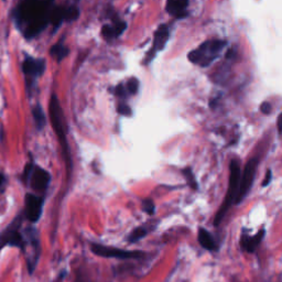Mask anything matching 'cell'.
<instances>
[{
	"label": "cell",
	"mask_w": 282,
	"mask_h": 282,
	"mask_svg": "<svg viewBox=\"0 0 282 282\" xmlns=\"http://www.w3.org/2000/svg\"><path fill=\"white\" fill-rule=\"evenodd\" d=\"M22 223H24V214L17 216L13 222L7 227L2 234H0V251H2L6 246H15L19 247L22 250L25 247V232H22Z\"/></svg>",
	"instance_id": "5"
},
{
	"label": "cell",
	"mask_w": 282,
	"mask_h": 282,
	"mask_svg": "<svg viewBox=\"0 0 282 282\" xmlns=\"http://www.w3.org/2000/svg\"><path fill=\"white\" fill-rule=\"evenodd\" d=\"M6 184H7V180L5 178V175L3 173H0V193L4 192Z\"/></svg>",
	"instance_id": "28"
},
{
	"label": "cell",
	"mask_w": 282,
	"mask_h": 282,
	"mask_svg": "<svg viewBox=\"0 0 282 282\" xmlns=\"http://www.w3.org/2000/svg\"><path fill=\"white\" fill-rule=\"evenodd\" d=\"M49 114H50V119H51V124L53 126V129L56 135H58L60 143L63 147V150H64L65 157H68L65 122H64V117H63L61 105L55 94L51 96L50 104H49Z\"/></svg>",
	"instance_id": "4"
},
{
	"label": "cell",
	"mask_w": 282,
	"mask_h": 282,
	"mask_svg": "<svg viewBox=\"0 0 282 282\" xmlns=\"http://www.w3.org/2000/svg\"><path fill=\"white\" fill-rule=\"evenodd\" d=\"M68 49L62 43H58L51 48V54L58 61H62L68 54Z\"/></svg>",
	"instance_id": "18"
},
{
	"label": "cell",
	"mask_w": 282,
	"mask_h": 282,
	"mask_svg": "<svg viewBox=\"0 0 282 282\" xmlns=\"http://www.w3.org/2000/svg\"><path fill=\"white\" fill-rule=\"evenodd\" d=\"M25 237L26 241L22 251L26 253L28 270H29V273H32L35 267H37L41 253L38 231L34 228H28V230L25 232Z\"/></svg>",
	"instance_id": "6"
},
{
	"label": "cell",
	"mask_w": 282,
	"mask_h": 282,
	"mask_svg": "<svg viewBox=\"0 0 282 282\" xmlns=\"http://www.w3.org/2000/svg\"><path fill=\"white\" fill-rule=\"evenodd\" d=\"M80 16V10L74 6L69 7H55L52 10L51 15V24L55 27H59L64 21H73L76 20Z\"/></svg>",
	"instance_id": "11"
},
{
	"label": "cell",
	"mask_w": 282,
	"mask_h": 282,
	"mask_svg": "<svg viewBox=\"0 0 282 282\" xmlns=\"http://www.w3.org/2000/svg\"><path fill=\"white\" fill-rule=\"evenodd\" d=\"M143 210L145 213L149 214V215H153L154 210H156V205H154V203L152 200L147 199L143 201Z\"/></svg>",
	"instance_id": "22"
},
{
	"label": "cell",
	"mask_w": 282,
	"mask_h": 282,
	"mask_svg": "<svg viewBox=\"0 0 282 282\" xmlns=\"http://www.w3.org/2000/svg\"><path fill=\"white\" fill-rule=\"evenodd\" d=\"M102 34L106 40H112L118 37L114 26H109V25H106L102 28Z\"/></svg>",
	"instance_id": "21"
},
{
	"label": "cell",
	"mask_w": 282,
	"mask_h": 282,
	"mask_svg": "<svg viewBox=\"0 0 282 282\" xmlns=\"http://www.w3.org/2000/svg\"><path fill=\"white\" fill-rule=\"evenodd\" d=\"M24 73L28 76H40L45 70V61L42 59H33L28 56L22 63Z\"/></svg>",
	"instance_id": "13"
},
{
	"label": "cell",
	"mask_w": 282,
	"mask_h": 282,
	"mask_svg": "<svg viewBox=\"0 0 282 282\" xmlns=\"http://www.w3.org/2000/svg\"><path fill=\"white\" fill-rule=\"evenodd\" d=\"M118 112L124 116H130L131 115V108L126 104H119L118 106Z\"/></svg>",
	"instance_id": "24"
},
{
	"label": "cell",
	"mask_w": 282,
	"mask_h": 282,
	"mask_svg": "<svg viewBox=\"0 0 282 282\" xmlns=\"http://www.w3.org/2000/svg\"><path fill=\"white\" fill-rule=\"evenodd\" d=\"M271 179H272V172H271V170H268L266 173V176H265V180L263 182V186L266 187L267 185H269V183L271 182Z\"/></svg>",
	"instance_id": "26"
},
{
	"label": "cell",
	"mask_w": 282,
	"mask_h": 282,
	"mask_svg": "<svg viewBox=\"0 0 282 282\" xmlns=\"http://www.w3.org/2000/svg\"><path fill=\"white\" fill-rule=\"evenodd\" d=\"M24 180L26 183H29L35 192L43 193L50 184L51 174L40 167L28 165L24 173Z\"/></svg>",
	"instance_id": "7"
},
{
	"label": "cell",
	"mask_w": 282,
	"mask_h": 282,
	"mask_svg": "<svg viewBox=\"0 0 282 282\" xmlns=\"http://www.w3.org/2000/svg\"><path fill=\"white\" fill-rule=\"evenodd\" d=\"M90 250L96 256L104 258H116V259H137L145 256L143 251L136 250H124L114 248V247L104 246L101 244H91Z\"/></svg>",
	"instance_id": "8"
},
{
	"label": "cell",
	"mask_w": 282,
	"mask_h": 282,
	"mask_svg": "<svg viewBox=\"0 0 282 282\" xmlns=\"http://www.w3.org/2000/svg\"><path fill=\"white\" fill-rule=\"evenodd\" d=\"M147 234H148V230L146 227H138L130 232V235L128 236V241L131 244L137 243L141 238H144Z\"/></svg>",
	"instance_id": "19"
},
{
	"label": "cell",
	"mask_w": 282,
	"mask_h": 282,
	"mask_svg": "<svg viewBox=\"0 0 282 282\" xmlns=\"http://www.w3.org/2000/svg\"><path fill=\"white\" fill-rule=\"evenodd\" d=\"M260 110H262L264 114L268 115V114H270V111H271V105L269 103H263L262 105H260Z\"/></svg>",
	"instance_id": "25"
},
{
	"label": "cell",
	"mask_w": 282,
	"mask_h": 282,
	"mask_svg": "<svg viewBox=\"0 0 282 282\" xmlns=\"http://www.w3.org/2000/svg\"><path fill=\"white\" fill-rule=\"evenodd\" d=\"M199 242H200L201 246L203 247L204 249L209 250V251H214V250L217 249V245L214 241L213 236H212L206 229L200 228V230H199Z\"/></svg>",
	"instance_id": "16"
},
{
	"label": "cell",
	"mask_w": 282,
	"mask_h": 282,
	"mask_svg": "<svg viewBox=\"0 0 282 282\" xmlns=\"http://www.w3.org/2000/svg\"><path fill=\"white\" fill-rule=\"evenodd\" d=\"M115 93L119 97H125L126 96V89H125L124 85H122V84H119V85L115 89Z\"/></svg>",
	"instance_id": "27"
},
{
	"label": "cell",
	"mask_w": 282,
	"mask_h": 282,
	"mask_svg": "<svg viewBox=\"0 0 282 282\" xmlns=\"http://www.w3.org/2000/svg\"><path fill=\"white\" fill-rule=\"evenodd\" d=\"M225 45H226V42L222 40L206 41L195 50L190 52L187 59L194 64H199L202 67L208 66L217 58L218 53L222 51Z\"/></svg>",
	"instance_id": "3"
},
{
	"label": "cell",
	"mask_w": 282,
	"mask_h": 282,
	"mask_svg": "<svg viewBox=\"0 0 282 282\" xmlns=\"http://www.w3.org/2000/svg\"><path fill=\"white\" fill-rule=\"evenodd\" d=\"M277 127H278V131L280 135H282V112L278 117V122H277Z\"/></svg>",
	"instance_id": "29"
},
{
	"label": "cell",
	"mask_w": 282,
	"mask_h": 282,
	"mask_svg": "<svg viewBox=\"0 0 282 282\" xmlns=\"http://www.w3.org/2000/svg\"><path fill=\"white\" fill-rule=\"evenodd\" d=\"M182 173H183V175H184V178L187 182V184L190 185V187H192L193 190L199 189V185H197V182L194 178V174H193L191 169L186 168V169H184V170H182Z\"/></svg>",
	"instance_id": "20"
},
{
	"label": "cell",
	"mask_w": 282,
	"mask_h": 282,
	"mask_svg": "<svg viewBox=\"0 0 282 282\" xmlns=\"http://www.w3.org/2000/svg\"><path fill=\"white\" fill-rule=\"evenodd\" d=\"M33 118H34V122H35V125H37L38 129L41 130L42 128H43L44 125H45V116H44V112L43 110H42V107L40 105L35 106V107L33 108Z\"/></svg>",
	"instance_id": "17"
},
{
	"label": "cell",
	"mask_w": 282,
	"mask_h": 282,
	"mask_svg": "<svg viewBox=\"0 0 282 282\" xmlns=\"http://www.w3.org/2000/svg\"><path fill=\"white\" fill-rule=\"evenodd\" d=\"M257 166H258L257 159H251L248 163L246 165L244 171H243V174L241 175V182H239V192H238L236 204L241 203L245 199L246 195L248 194V192L250 191L253 180H255Z\"/></svg>",
	"instance_id": "9"
},
{
	"label": "cell",
	"mask_w": 282,
	"mask_h": 282,
	"mask_svg": "<svg viewBox=\"0 0 282 282\" xmlns=\"http://www.w3.org/2000/svg\"><path fill=\"white\" fill-rule=\"evenodd\" d=\"M187 5L189 0H167V11L176 18H184Z\"/></svg>",
	"instance_id": "15"
},
{
	"label": "cell",
	"mask_w": 282,
	"mask_h": 282,
	"mask_svg": "<svg viewBox=\"0 0 282 282\" xmlns=\"http://www.w3.org/2000/svg\"><path fill=\"white\" fill-rule=\"evenodd\" d=\"M139 87V82L137 79H130L128 81V84H127V90L129 91L130 94H136Z\"/></svg>",
	"instance_id": "23"
},
{
	"label": "cell",
	"mask_w": 282,
	"mask_h": 282,
	"mask_svg": "<svg viewBox=\"0 0 282 282\" xmlns=\"http://www.w3.org/2000/svg\"><path fill=\"white\" fill-rule=\"evenodd\" d=\"M265 234H266L265 229L259 230L255 236H248V235L244 234L241 239L242 249L245 250L246 252H253L258 248L259 244L263 242Z\"/></svg>",
	"instance_id": "14"
},
{
	"label": "cell",
	"mask_w": 282,
	"mask_h": 282,
	"mask_svg": "<svg viewBox=\"0 0 282 282\" xmlns=\"http://www.w3.org/2000/svg\"><path fill=\"white\" fill-rule=\"evenodd\" d=\"M169 39V28L165 25H162L158 28V30L154 33V40H153V45L151 48V50L149 51V53L147 54L146 56V63H150L152 61V59L154 58V55H156V52L161 51L162 49H163L167 44Z\"/></svg>",
	"instance_id": "12"
},
{
	"label": "cell",
	"mask_w": 282,
	"mask_h": 282,
	"mask_svg": "<svg viewBox=\"0 0 282 282\" xmlns=\"http://www.w3.org/2000/svg\"><path fill=\"white\" fill-rule=\"evenodd\" d=\"M54 0H22L15 11L19 28L27 39L37 37L51 24Z\"/></svg>",
	"instance_id": "1"
},
{
	"label": "cell",
	"mask_w": 282,
	"mask_h": 282,
	"mask_svg": "<svg viewBox=\"0 0 282 282\" xmlns=\"http://www.w3.org/2000/svg\"><path fill=\"white\" fill-rule=\"evenodd\" d=\"M241 175H242V172H241V167H239L238 161L232 160L229 166V183H228L227 194L225 196L222 206L218 208L217 213L215 215V220H214L215 226H218V225L222 223L225 215H226V213L231 207L232 204H236L238 192H239Z\"/></svg>",
	"instance_id": "2"
},
{
	"label": "cell",
	"mask_w": 282,
	"mask_h": 282,
	"mask_svg": "<svg viewBox=\"0 0 282 282\" xmlns=\"http://www.w3.org/2000/svg\"><path fill=\"white\" fill-rule=\"evenodd\" d=\"M44 205L43 196L29 193L26 195V205L24 216L31 223H37L42 215Z\"/></svg>",
	"instance_id": "10"
}]
</instances>
